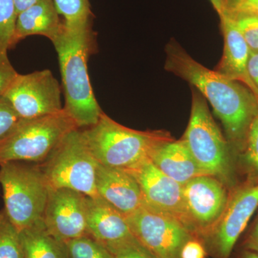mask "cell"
<instances>
[{"mask_svg":"<svg viewBox=\"0 0 258 258\" xmlns=\"http://www.w3.org/2000/svg\"><path fill=\"white\" fill-rule=\"evenodd\" d=\"M164 69L196 88L221 121L236 160L244 149L249 127L258 113V98L248 87L210 70L176 41L166 46Z\"/></svg>","mask_w":258,"mask_h":258,"instance_id":"cell-1","label":"cell"},{"mask_svg":"<svg viewBox=\"0 0 258 258\" xmlns=\"http://www.w3.org/2000/svg\"><path fill=\"white\" fill-rule=\"evenodd\" d=\"M52 42L58 55L64 109L80 129L96 124L103 111L88 76V58L96 51L92 27L71 28L63 23L60 34Z\"/></svg>","mask_w":258,"mask_h":258,"instance_id":"cell-2","label":"cell"},{"mask_svg":"<svg viewBox=\"0 0 258 258\" xmlns=\"http://www.w3.org/2000/svg\"><path fill=\"white\" fill-rule=\"evenodd\" d=\"M81 132L97 163L125 171L149 159L159 146L174 139L166 131L142 132L127 128L103 112L96 124Z\"/></svg>","mask_w":258,"mask_h":258,"instance_id":"cell-3","label":"cell"},{"mask_svg":"<svg viewBox=\"0 0 258 258\" xmlns=\"http://www.w3.org/2000/svg\"><path fill=\"white\" fill-rule=\"evenodd\" d=\"M203 170L230 189L236 185V159L230 144L217 126L206 99L192 90L191 113L182 138Z\"/></svg>","mask_w":258,"mask_h":258,"instance_id":"cell-4","label":"cell"},{"mask_svg":"<svg viewBox=\"0 0 258 258\" xmlns=\"http://www.w3.org/2000/svg\"><path fill=\"white\" fill-rule=\"evenodd\" d=\"M5 208L19 230L42 221L50 186L40 164L8 161L0 164Z\"/></svg>","mask_w":258,"mask_h":258,"instance_id":"cell-5","label":"cell"},{"mask_svg":"<svg viewBox=\"0 0 258 258\" xmlns=\"http://www.w3.org/2000/svg\"><path fill=\"white\" fill-rule=\"evenodd\" d=\"M78 128L64 108L57 113L23 119L0 144V164L8 161L41 164L70 132Z\"/></svg>","mask_w":258,"mask_h":258,"instance_id":"cell-6","label":"cell"},{"mask_svg":"<svg viewBox=\"0 0 258 258\" xmlns=\"http://www.w3.org/2000/svg\"><path fill=\"white\" fill-rule=\"evenodd\" d=\"M40 164L50 188H66L86 196L98 197L97 162L83 140L81 129L68 134Z\"/></svg>","mask_w":258,"mask_h":258,"instance_id":"cell-7","label":"cell"},{"mask_svg":"<svg viewBox=\"0 0 258 258\" xmlns=\"http://www.w3.org/2000/svg\"><path fill=\"white\" fill-rule=\"evenodd\" d=\"M229 188L212 175L198 176L183 186L184 225L198 240L213 229L228 203Z\"/></svg>","mask_w":258,"mask_h":258,"instance_id":"cell-8","label":"cell"},{"mask_svg":"<svg viewBox=\"0 0 258 258\" xmlns=\"http://www.w3.org/2000/svg\"><path fill=\"white\" fill-rule=\"evenodd\" d=\"M125 217L132 234L157 258H181L183 246L195 237L179 220L144 205Z\"/></svg>","mask_w":258,"mask_h":258,"instance_id":"cell-9","label":"cell"},{"mask_svg":"<svg viewBox=\"0 0 258 258\" xmlns=\"http://www.w3.org/2000/svg\"><path fill=\"white\" fill-rule=\"evenodd\" d=\"M257 208L258 182H245L232 189L220 221L202 240L214 257L230 258Z\"/></svg>","mask_w":258,"mask_h":258,"instance_id":"cell-10","label":"cell"},{"mask_svg":"<svg viewBox=\"0 0 258 258\" xmlns=\"http://www.w3.org/2000/svg\"><path fill=\"white\" fill-rule=\"evenodd\" d=\"M58 81L50 70L18 75L5 93L23 119H31L62 109Z\"/></svg>","mask_w":258,"mask_h":258,"instance_id":"cell-11","label":"cell"},{"mask_svg":"<svg viewBox=\"0 0 258 258\" xmlns=\"http://www.w3.org/2000/svg\"><path fill=\"white\" fill-rule=\"evenodd\" d=\"M86 198L74 190L50 188L42 221L51 235L66 243L87 235Z\"/></svg>","mask_w":258,"mask_h":258,"instance_id":"cell-12","label":"cell"},{"mask_svg":"<svg viewBox=\"0 0 258 258\" xmlns=\"http://www.w3.org/2000/svg\"><path fill=\"white\" fill-rule=\"evenodd\" d=\"M128 171L138 182L144 206L174 217L184 225L182 185L164 174L149 159Z\"/></svg>","mask_w":258,"mask_h":258,"instance_id":"cell-13","label":"cell"},{"mask_svg":"<svg viewBox=\"0 0 258 258\" xmlns=\"http://www.w3.org/2000/svg\"><path fill=\"white\" fill-rule=\"evenodd\" d=\"M97 195L125 217L143 205L142 191L137 179L128 171L97 163Z\"/></svg>","mask_w":258,"mask_h":258,"instance_id":"cell-14","label":"cell"},{"mask_svg":"<svg viewBox=\"0 0 258 258\" xmlns=\"http://www.w3.org/2000/svg\"><path fill=\"white\" fill-rule=\"evenodd\" d=\"M220 19L223 34L224 49L221 60L215 70L228 79L242 83L257 97L255 88L247 73V63L250 53L248 45L230 14Z\"/></svg>","mask_w":258,"mask_h":258,"instance_id":"cell-15","label":"cell"},{"mask_svg":"<svg viewBox=\"0 0 258 258\" xmlns=\"http://www.w3.org/2000/svg\"><path fill=\"white\" fill-rule=\"evenodd\" d=\"M87 235L107 245L133 235L126 217L99 197L86 196Z\"/></svg>","mask_w":258,"mask_h":258,"instance_id":"cell-16","label":"cell"},{"mask_svg":"<svg viewBox=\"0 0 258 258\" xmlns=\"http://www.w3.org/2000/svg\"><path fill=\"white\" fill-rule=\"evenodd\" d=\"M53 0H43L18 15L10 50L31 35H42L52 42L63 26Z\"/></svg>","mask_w":258,"mask_h":258,"instance_id":"cell-17","label":"cell"},{"mask_svg":"<svg viewBox=\"0 0 258 258\" xmlns=\"http://www.w3.org/2000/svg\"><path fill=\"white\" fill-rule=\"evenodd\" d=\"M149 159L159 170L182 186L198 176L210 175L198 165L182 139L159 146Z\"/></svg>","mask_w":258,"mask_h":258,"instance_id":"cell-18","label":"cell"},{"mask_svg":"<svg viewBox=\"0 0 258 258\" xmlns=\"http://www.w3.org/2000/svg\"><path fill=\"white\" fill-rule=\"evenodd\" d=\"M20 232L23 258H69L66 243L51 235L43 221Z\"/></svg>","mask_w":258,"mask_h":258,"instance_id":"cell-19","label":"cell"},{"mask_svg":"<svg viewBox=\"0 0 258 258\" xmlns=\"http://www.w3.org/2000/svg\"><path fill=\"white\" fill-rule=\"evenodd\" d=\"M66 26L71 28L92 27L93 15L89 0H53Z\"/></svg>","mask_w":258,"mask_h":258,"instance_id":"cell-20","label":"cell"},{"mask_svg":"<svg viewBox=\"0 0 258 258\" xmlns=\"http://www.w3.org/2000/svg\"><path fill=\"white\" fill-rule=\"evenodd\" d=\"M247 183L258 182V113L249 127L244 149L237 157Z\"/></svg>","mask_w":258,"mask_h":258,"instance_id":"cell-21","label":"cell"},{"mask_svg":"<svg viewBox=\"0 0 258 258\" xmlns=\"http://www.w3.org/2000/svg\"><path fill=\"white\" fill-rule=\"evenodd\" d=\"M0 258H23L21 232L4 209L0 210Z\"/></svg>","mask_w":258,"mask_h":258,"instance_id":"cell-22","label":"cell"},{"mask_svg":"<svg viewBox=\"0 0 258 258\" xmlns=\"http://www.w3.org/2000/svg\"><path fill=\"white\" fill-rule=\"evenodd\" d=\"M230 14L249 50L258 52V15L240 3Z\"/></svg>","mask_w":258,"mask_h":258,"instance_id":"cell-23","label":"cell"},{"mask_svg":"<svg viewBox=\"0 0 258 258\" xmlns=\"http://www.w3.org/2000/svg\"><path fill=\"white\" fill-rule=\"evenodd\" d=\"M69 258H114L104 244L86 235L66 242Z\"/></svg>","mask_w":258,"mask_h":258,"instance_id":"cell-24","label":"cell"},{"mask_svg":"<svg viewBox=\"0 0 258 258\" xmlns=\"http://www.w3.org/2000/svg\"><path fill=\"white\" fill-rule=\"evenodd\" d=\"M17 18L14 0H0V54L10 50Z\"/></svg>","mask_w":258,"mask_h":258,"instance_id":"cell-25","label":"cell"},{"mask_svg":"<svg viewBox=\"0 0 258 258\" xmlns=\"http://www.w3.org/2000/svg\"><path fill=\"white\" fill-rule=\"evenodd\" d=\"M105 246L114 258H157L134 235Z\"/></svg>","mask_w":258,"mask_h":258,"instance_id":"cell-26","label":"cell"},{"mask_svg":"<svg viewBox=\"0 0 258 258\" xmlns=\"http://www.w3.org/2000/svg\"><path fill=\"white\" fill-rule=\"evenodd\" d=\"M23 118L18 114L9 101L0 98V144L4 142L18 128Z\"/></svg>","mask_w":258,"mask_h":258,"instance_id":"cell-27","label":"cell"},{"mask_svg":"<svg viewBox=\"0 0 258 258\" xmlns=\"http://www.w3.org/2000/svg\"><path fill=\"white\" fill-rule=\"evenodd\" d=\"M18 74L10 62L8 52L0 54V98L4 96Z\"/></svg>","mask_w":258,"mask_h":258,"instance_id":"cell-28","label":"cell"},{"mask_svg":"<svg viewBox=\"0 0 258 258\" xmlns=\"http://www.w3.org/2000/svg\"><path fill=\"white\" fill-rule=\"evenodd\" d=\"M206 254L205 245L195 237L188 240L181 251V258H205Z\"/></svg>","mask_w":258,"mask_h":258,"instance_id":"cell-29","label":"cell"},{"mask_svg":"<svg viewBox=\"0 0 258 258\" xmlns=\"http://www.w3.org/2000/svg\"><path fill=\"white\" fill-rule=\"evenodd\" d=\"M212 6L216 10L219 17L221 18L230 14L239 4L240 0H210Z\"/></svg>","mask_w":258,"mask_h":258,"instance_id":"cell-30","label":"cell"},{"mask_svg":"<svg viewBox=\"0 0 258 258\" xmlns=\"http://www.w3.org/2000/svg\"><path fill=\"white\" fill-rule=\"evenodd\" d=\"M247 73L251 82L255 88L258 97V52L250 51L247 63Z\"/></svg>","mask_w":258,"mask_h":258,"instance_id":"cell-31","label":"cell"},{"mask_svg":"<svg viewBox=\"0 0 258 258\" xmlns=\"http://www.w3.org/2000/svg\"><path fill=\"white\" fill-rule=\"evenodd\" d=\"M246 249L258 252V219L244 242Z\"/></svg>","mask_w":258,"mask_h":258,"instance_id":"cell-32","label":"cell"},{"mask_svg":"<svg viewBox=\"0 0 258 258\" xmlns=\"http://www.w3.org/2000/svg\"><path fill=\"white\" fill-rule=\"evenodd\" d=\"M43 0H14L15 8H16L18 15L25 10L28 9L30 7L33 6L37 3Z\"/></svg>","mask_w":258,"mask_h":258,"instance_id":"cell-33","label":"cell"},{"mask_svg":"<svg viewBox=\"0 0 258 258\" xmlns=\"http://www.w3.org/2000/svg\"><path fill=\"white\" fill-rule=\"evenodd\" d=\"M240 4L258 15V0H240Z\"/></svg>","mask_w":258,"mask_h":258,"instance_id":"cell-34","label":"cell"},{"mask_svg":"<svg viewBox=\"0 0 258 258\" xmlns=\"http://www.w3.org/2000/svg\"><path fill=\"white\" fill-rule=\"evenodd\" d=\"M241 258H258V252L245 249Z\"/></svg>","mask_w":258,"mask_h":258,"instance_id":"cell-35","label":"cell"}]
</instances>
